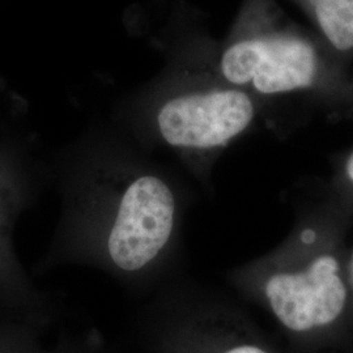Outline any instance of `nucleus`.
Listing matches in <instances>:
<instances>
[{
	"label": "nucleus",
	"instance_id": "f257e3e1",
	"mask_svg": "<svg viewBox=\"0 0 353 353\" xmlns=\"http://www.w3.org/2000/svg\"><path fill=\"white\" fill-rule=\"evenodd\" d=\"M208 52L191 54L229 85L261 96L312 92L332 75L316 41L276 0H242L227 36Z\"/></svg>",
	"mask_w": 353,
	"mask_h": 353
},
{
	"label": "nucleus",
	"instance_id": "39448f33",
	"mask_svg": "<svg viewBox=\"0 0 353 353\" xmlns=\"http://www.w3.org/2000/svg\"><path fill=\"white\" fill-rule=\"evenodd\" d=\"M338 270V261L323 255L305 272L270 279L265 294L281 323L293 331H307L335 321L347 299Z\"/></svg>",
	"mask_w": 353,
	"mask_h": 353
},
{
	"label": "nucleus",
	"instance_id": "20e7f679",
	"mask_svg": "<svg viewBox=\"0 0 353 353\" xmlns=\"http://www.w3.org/2000/svg\"><path fill=\"white\" fill-rule=\"evenodd\" d=\"M176 214L173 191L161 176L143 173L126 219L108 242L103 265L119 274H140L170 240Z\"/></svg>",
	"mask_w": 353,
	"mask_h": 353
},
{
	"label": "nucleus",
	"instance_id": "7ed1b4c3",
	"mask_svg": "<svg viewBox=\"0 0 353 353\" xmlns=\"http://www.w3.org/2000/svg\"><path fill=\"white\" fill-rule=\"evenodd\" d=\"M51 179L14 144H0V313L23 316L51 326L58 316L54 296L38 288L14 246L16 228L34 208Z\"/></svg>",
	"mask_w": 353,
	"mask_h": 353
},
{
	"label": "nucleus",
	"instance_id": "f03ea898",
	"mask_svg": "<svg viewBox=\"0 0 353 353\" xmlns=\"http://www.w3.org/2000/svg\"><path fill=\"white\" fill-rule=\"evenodd\" d=\"M174 92L157 105L154 128L168 145L185 150L223 147L242 134L255 117L252 94L229 85L188 52L173 71Z\"/></svg>",
	"mask_w": 353,
	"mask_h": 353
},
{
	"label": "nucleus",
	"instance_id": "0eeeda50",
	"mask_svg": "<svg viewBox=\"0 0 353 353\" xmlns=\"http://www.w3.org/2000/svg\"><path fill=\"white\" fill-rule=\"evenodd\" d=\"M46 353H87V348L74 334L64 331L59 334L54 345L48 348Z\"/></svg>",
	"mask_w": 353,
	"mask_h": 353
},
{
	"label": "nucleus",
	"instance_id": "6e6552de",
	"mask_svg": "<svg viewBox=\"0 0 353 353\" xmlns=\"http://www.w3.org/2000/svg\"><path fill=\"white\" fill-rule=\"evenodd\" d=\"M225 353H268L258 348V347H252V345H242V347H237L233 350H229Z\"/></svg>",
	"mask_w": 353,
	"mask_h": 353
},
{
	"label": "nucleus",
	"instance_id": "9d476101",
	"mask_svg": "<svg viewBox=\"0 0 353 353\" xmlns=\"http://www.w3.org/2000/svg\"><path fill=\"white\" fill-rule=\"evenodd\" d=\"M347 174L353 181V153L350 156V159L347 161Z\"/></svg>",
	"mask_w": 353,
	"mask_h": 353
},
{
	"label": "nucleus",
	"instance_id": "1a4fd4ad",
	"mask_svg": "<svg viewBox=\"0 0 353 353\" xmlns=\"http://www.w3.org/2000/svg\"><path fill=\"white\" fill-rule=\"evenodd\" d=\"M303 239L305 242L310 243V242H313V241L316 240V234H314L312 230H306L303 234Z\"/></svg>",
	"mask_w": 353,
	"mask_h": 353
},
{
	"label": "nucleus",
	"instance_id": "423d86ee",
	"mask_svg": "<svg viewBox=\"0 0 353 353\" xmlns=\"http://www.w3.org/2000/svg\"><path fill=\"white\" fill-rule=\"evenodd\" d=\"M49 325L23 316L0 318V353H46L43 335Z\"/></svg>",
	"mask_w": 353,
	"mask_h": 353
}]
</instances>
